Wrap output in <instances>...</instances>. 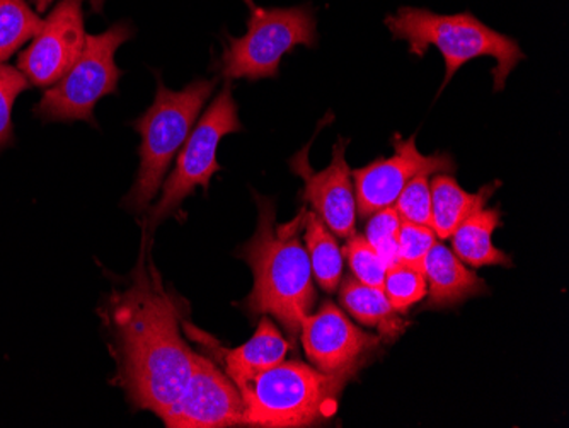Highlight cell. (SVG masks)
<instances>
[{
    "mask_svg": "<svg viewBox=\"0 0 569 428\" xmlns=\"http://www.w3.org/2000/svg\"><path fill=\"white\" fill-rule=\"evenodd\" d=\"M113 340L118 385L133 407L161 417L181 396L193 369L194 351L179 330V308L143 253L132 286L114 292L102 312Z\"/></svg>",
    "mask_w": 569,
    "mask_h": 428,
    "instance_id": "1",
    "label": "cell"
},
{
    "mask_svg": "<svg viewBox=\"0 0 569 428\" xmlns=\"http://www.w3.org/2000/svg\"><path fill=\"white\" fill-rule=\"evenodd\" d=\"M254 198L258 228L239 253L254 275V287L244 299V309L251 318L277 319L290 338H297L303 319L318 300L309 255L300 239L306 209H300L289 223H278L274 201L258 193Z\"/></svg>",
    "mask_w": 569,
    "mask_h": 428,
    "instance_id": "2",
    "label": "cell"
},
{
    "mask_svg": "<svg viewBox=\"0 0 569 428\" xmlns=\"http://www.w3.org/2000/svg\"><path fill=\"white\" fill-rule=\"evenodd\" d=\"M386 27L396 40L408 43L409 52L415 57L427 56L430 47L442 52L446 60L442 89L463 63L479 57H493L497 60L495 91H503L511 70L526 59L517 40L486 27L471 12L443 16L428 9L401 8L396 14L387 16Z\"/></svg>",
    "mask_w": 569,
    "mask_h": 428,
    "instance_id": "3",
    "label": "cell"
},
{
    "mask_svg": "<svg viewBox=\"0 0 569 428\" xmlns=\"http://www.w3.org/2000/svg\"><path fill=\"white\" fill-rule=\"evenodd\" d=\"M353 376H331L299 360H287L239 379L244 425L264 428L310 427L335 415L338 398Z\"/></svg>",
    "mask_w": 569,
    "mask_h": 428,
    "instance_id": "4",
    "label": "cell"
},
{
    "mask_svg": "<svg viewBox=\"0 0 569 428\" xmlns=\"http://www.w3.org/2000/svg\"><path fill=\"white\" fill-rule=\"evenodd\" d=\"M219 79L194 81L183 91H171L159 79L152 107L133 121V129L142 137L139 147L140 168L136 183L124 197L123 207L136 213L149 209L158 197L172 159L183 149L194 129L198 117L209 101Z\"/></svg>",
    "mask_w": 569,
    "mask_h": 428,
    "instance_id": "5",
    "label": "cell"
},
{
    "mask_svg": "<svg viewBox=\"0 0 569 428\" xmlns=\"http://www.w3.org/2000/svg\"><path fill=\"white\" fill-rule=\"evenodd\" d=\"M249 8L248 30L242 38L227 37L219 60L220 76L226 81L277 78L280 62L296 47H316L315 9L310 4L296 8L264 9L252 0Z\"/></svg>",
    "mask_w": 569,
    "mask_h": 428,
    "instance_id": "6",
    "label": "cell"
},
{
    "mask_svg": "<svg viewBox=\"0 0 569 428\" xmlns=\"http://www.w3.org/2000/svg\"><path fill=\"white\" fill-rule=\"evenodd\" d=\"M132 37L133 28L123 21L113 24L107 33L88 34L84 52L76 66L44 92L34 107V117L43 121H88L91 127H98L96 104L104 96L117 92L121 78L114 53Z\"/></svg>",
    "mask_w": 569,
    "mask_h": 428,
    "instance_id": "7",
    "label": "cell"
},
{
    "mask_svg": "<svg viewBox=\"0 0 569 428\" xmlns=\"http://www.w3.org/2000/svg\"><path fill=\"white\" fill-rule=\"evenodd\" d=\"M238 103L232 96V82L226 81L213 103L207 108L203 117L194 123L190 137L179 150L174 171L169 175L162 187L161 200L149 210L147 226L156 228L166 217L179 210L184 198L193 195L197 187L209 190L210 180L220 171L217 150L220 140L229 133L244 130L238 115Z\"/></svg>",
    "mask_w": 569,
    "mask_h": 428,
    "instance_id": "8",
    "label": "cell"
},
{
    "mask_svg": "<svg viewBox=\"0 0 569 428\" xmlns=\"http://www.w3.org/2000/svg\"><path fill=\"white\" fill-rule=\"evenodd\" d=\"M169 428H223L244 425V402L234 381L207 357H193L183 392L161 415Z\"/></svg>",
    "mask_w": 569,
    "mask_h": 428,
    "instance_id": "9",
    "label": "cell"
},
{
    "mask_svg": "<svg viewBox=\"0 0 569 428\" xmlns=\"http://www.w3.org/2000/svg\"><path fill=\"white\" fill-rule=\"evenodd\" d=\"M395 156L370 162L366 168L353 169L355 198L357 213L361 219H369L372 213L392 207L406 185L418 175H438L456 171V161L447 152L423 156L417 147L415 136L402 139L392 137Z\"/></svg>",
    "mask_w": 569,
    "mask_h": 428,
    "instance_id": "10",
    "label": "cell"
},
{
    "mask_svg": "<svg viewBox=\"0 0 569 428\" xmlns=\"http://www.w3.org/2000/svg\"><path fill=\"white\" fill-rule=\"evenodd\" d=\"M300 340L312 367L331 376H355L382 344L379 335L360 330L331 300L303 319Z\"/></svg>",
    "mask_w": 569,
    "mask_h": 428,
    "instance_id": "11",
    "label": "cell"
},
{
    "mask_svg": "<svg viewBox=\"0 0 569 428\" xmlns=\"http://www.w3.org/2000/svg\"><path fill=\"white\" fill-rule=\"evenodd\" d=\"M84 0H60L30 47L19 56L18 69L37 88H50L76 66L86 48Z\"/></svg>",
    "mask_w": 569,
    "mask_h": 428,
    "instance_id": "12",
    "label": "cell"
},
{
    "mask_svg": "<svg viewBox=\"0 0 569 428\" xmlns=\"http://www.w3.org/2000/svg\"><path fill=\"white\" fill-rule=\"evenodd\" d=\"M348 140L340 139L332 149L331 165L315 172L307 161V149L290 161V168L303 180L302 200L338 238L357 232V198L351 169L345 158Z\"/></svg>",
    "mask_w": 569,
    "mask_h": 428,
    "instance_id": "13",
    "label": "cell"
},
{
    "mask_svg": "<svg viewBox=\"0 0 569 428\" xmlns=\"http://www.w3.org/2000/svg\"><path fill=\"white\" fill-rule=\"evenodd\" d=\"M423 270L428 283L427 309L453 308L462 305L463 300L489 292L485 280L469 270L442 242L431 246L425 258Z\"/></svg>",
    "mask_w": 569,
    "mask_h": 428,
    "instance_id": "14",
    "label": "cell"
},
{
    "mask_svg": "<svg viewBox=\"0 0 569 428\" xmlns=\"http://www.w3.org/2000/svg\"><path fill=\"white\" fill-rule=\"evenodd\" d=\"M289 350L290 341L284 340L273 319L270 316H261L258 330L251 340L232 350L220 348L217 354L222 360L227 376L236 382L283 362L289 356Z\"/></svg>",
    "mask_w": 569,
    "mask_h": 428,
    "instance_id": "15",
    "label": "cell"
},
{
    "mask_svg": "<svg viewBox=\"0 0 569 428\" xmlns=\"http://www.w3.org/2000/svg\"><path fill=\"white\" fill-rule=\"evenodd\" d=\"M500 181L486 185L478 193H468L453 176L438 172L430 181L431 216L438 238L449 239L463 220L485 209L489 198L500 188Z\"/></svg>",
    "mask_w": 569,
    "mask_h": 428,
    "instance_id": "16",
    "label": "cell"
},
{
    "mask_svg": "<svg viewBox=\"0 0 569 428\" xmlns=\"http://www.w3.org/2000/svg\"><path fill=\"white\" fill-rule=\"evenodd\" d=\"M340 302L345 311L361 325L376 328L382 341H395L411 326L402 318L380 287L358 282L355 277H347L341 283Z\"/></svg>",
    "mask_w": 569,
    "mask_h": 428,
    "instance_id": "17",
    "label": "cell"
},
{
    "mask_svg": "<svg viewBox=\"0 0 569 428\" xmlns=\"http://www.w3.org/2000/svg\"><path fill=\"white\" fill-rule=\"evenodd\" d=\"M501 226L500 209H481L463 220L453 231L452 251L463 265L481 267H513V261L493 245V235Z\"/></svg>",
    "mask_w": 569,
    "mask_h": 428,
    "instance_id": "18",
    "label": "cell"
},
{
    "mask_svg": "<svg viewBox=\"0 0 569 428\" xmlns=\"http://www.w3.org/2000/svg\"><path fill=\"white\" fill-rule=\"evenodd\" d=\"M303 239L309 255L312 277L325 292H335L343 277V253L335 235L315 212H307L303 219Z\"/></svg>",
    "mask_w": 569,
    "mask_h": 428,
    "instance_id": "19",
    "label": "cell"
},
{
    "mask_svg": "<svg viewBox=\"0 0 569 428\" xmlns=\"http://www.w3.org/2000/svg\"><path fill=\"white\" fill-rule=\"evenodd\" d=\"M41 21L26 0H0V63L11 59L19 48L37 37Z\"/></svg>",
    "mask_w": 569,
    "mask_h": 428,
    "instance_id": "20",
    "label": "cell"
},
{
    "mask_svg": "<svg viewBox=\"0 0 569 428\" xmlns=\"http://www.w3.org/2000/svg\"><path fill=\"white\" fill-rule=\"evenodd\" d=\"M383 293L399 315H406L412 306L427 297L428 283L423 268L396 263L387 268L382 286Z\"/></svg>",
    "mask_w": 569,
    "mask_h": 428,
    "instance_id": "21",
    "label": "cell"
},
{
    "mask_svg": "<svg viewBox=\"0 0 569 428\" xmlns=\"http://www.w3.org/2000/svg\"><path fill=\"white\" fill-rule=\"evenodd\" d=\"M341 253L350 265L351 273L358 282L382 289L387 267L382 258L377 255L376 249L369 245L366 236L357 235V232L351 235L345 242Z\"/></svg>",
    "mask_w": 569,
    "mask_h": 428,
    "instance_id": "22",
    "label": "cell"
},
{
    "mask_svg": "<svg viewBox=\"0 0 569 428\" xmlns=\"http://www.w3.org/2000/svg\"><path fill=\"white\" fill-rule=\"evenodd\" d=\"M401 217L395 207L379 210L370 216L366 228V239L382 258L386 267L398 263V238L401 229Z\"/></svg>",
    "mask_w": 569,
    "mask_h": 428,
    "instance_id": "23",
    "label": "cell"
},
{
    "mask_svg": "<svg viewBox=\"0 0 569 428\" xmlns=\"http://www.w3.org/2000/svg\"><path fill=\"white\" fill-rule=\"evenodd\" d=\"M430 175H418L406 185L405 190L396 200L395 209L401 220L406 222L420 223L433 228V216H431V190Z\"/></svg>",
    "mask_w": 569,
    "mask_h": 428,
    "instance_id": "24",
    "label": "cell"
},
{
    "mask_svg": "<svg viewBox=\"0 0 569 428\" xmlns=\"http://www.w3.org/2000/svg\"><path fill=\"white\" fill-rule=\"evenodd\" d=\"M30 86L21 70L0 63V149L14 142L12 107L18 96L30 89Z\"/></svg>",
    "mask_w": 569,
    "mask_h": 428,
    "instance_id": "25",
    "label": "cell"
},
{
    "mask_svg": "<svg viewBox=\"0 0 569 428\" xmlns=\"http://www.w3.org/2000/svg\"><path fill=\"white\" fill-rule=\"evenodd\" d=\"M435 242H437V232L433 228L402 220L398 238L399 263L423 268L425 258Z\"/></svg>",
    "mask_w": 569,
    "mask_h": 428,
    "instance_id": "26",
    "label": "cell"
},
{
    "mask_svg": "<svg viewBox=\"0 0 569 428\" xmlns=\"http://www.w3.org/2000/svg\"><path fill=\"white\" fill-rule=\"evenodd\" d=\"M31 2H33L34 8H37L38 12H44L48 8H50L51 2H53V0H31ZM104 2H107V0H91L92 11L101 12Z\"/></svg>",
    "mask_w": 569,
    "mask_h": 428,
    "instance_id": "27",
    "label": "cell"
}]
</instances>
